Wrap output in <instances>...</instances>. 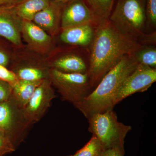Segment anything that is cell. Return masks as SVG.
<instances>
[{
    "label": "cell",
    "mask_w": 156,
    "mask_h": 156,
    "mask_svg": "<svg viewBox=\"0 0 156 156\" xmlns=\"http://www.w3.org/2000/svg\"><path fill=\"white\" fill-rule=\"evenodd\" d=\"M90 46L87 74L92 89L124 56L132 54L143 46L121 34L109 20L96 26Z\"/></svg>",
    "instance_id": "1"
},
{
    "label": "cell",
    "mask_w": 156,
    "mask_h": 156,
    "mask_svg": "<svg viewBox=\"0 0 156 156\" xmlns=\"http://www.w3.org/2000/svg\"><path fill=\"white\" fill-rule=\"evenodd\" d=\"M138 65L132 54L124 56L104 76L91 93L74 106L87 119L95 114L113 109L120 87Z\"/></svg>",
    "instance_id": "2"
},
{
    "label": "cell",
    "mask_w": 156,
    "mask_h": 156,
    "mask_svg": "<svg viewBox=\"0 0 156 156\" xmlns=\"http://www.w3.org/2000/svg\"><path fill=\"white\" fill-rule=\"evenodd\" d=\"M146 0H117L109 20L121 34L137 41L145 33Z\"/></svg>",
    "instance_id": "3"
},
{
    "label": "cell",
    "mask_w": 156,
    "mask_h": 156,
    "mask_svg": "<svg viewBox=\"0 0 156 156\" xmlns=\"http://www.w3.org/2000/svg\"><path fill=\"white\" fill-rule=\"evenodd\" d=\"M87 119L88 130L100 140L104 149L124 148L125 138L132 128L119 122L113 109L95 114Z\"/></svg>",
    "instance_id": "4"
},
{
    "label": "cell",
    "mask_w": 156,
    "mask_h": 156,
    "mask_svg": "<svg viewBox=\"0 0 156 156\" xmlns=\"http://www.w3.org/2000/svg\"><path fill=\"white\" fill-rule=\"evenodd\" d=\"M49 79L62 100L74 105L83 101L92 91L87 73H66L50 69Z\"/></svg>",
    "instance_id": "5"
},
{
    "label": "cell",
    "mask_w": 156,
    "mask_h": 156,
    "mask_svg": "<svg viewBox=\"0 0 156 156\" xmlns=\"http://www.w3.org/2000/svg\"><path fill=\"white\" fill-rule=\"evenodd\" d=\"M30 125L24 118L23 109L12 97L0 102V131L9 138L15 148L23 140L26 130Z\"/></svg>",
    "instance_id": "6"
},
{
    "label": "cell",
    "mask_w": 156,
    "mask_h": 156,
    "mask_svg": "<svg viewBox=\"0 0 156 156\" xmlns=\"http://www.w3.org/2000/svg\"><path fill=\"white\" fill-rule=\"evenodd\" d=\"M56 97L50 79L44 80L23 108L25 119L30 125L39 122L48 111L52 100Z\"/></svg>",
    "instance_id": "7"
},
{
    "label": "cell",
    "mask_w": 156,
    "mask_h": 156,
    "mask_svg": "<svg viewBox=\"0 0 156 156\" xmlns=\"http://www.w3.org/2000/svg\"><path fill=\"white\" fill-rule=\"evenodd\" d=\"M156 81V69L138 64L120 87L115 99V105L136 92L147 91Z\"/></svg>",
    "instance_id": "8"
},
{
    "label": "cell",
    "mask_w": 156,
    "mask_h": 156,
    "mask_svg": "<svg viewBox=\"0 0 156 156\" xmlns=\"http://www.w3.org/2000/svg\"><path fill=\"white\" fill-rule=\"evenodd\" d=\"M85 24L97 26L98 22L83 0H73L65 5L62 13V30Z\"/></svg>",
    "instance_id": "9"
},
{
    "label": "cell",
    "mask_w": 156,
    "mask_h": 156,
    "mask_svg": "<svg viewBox=\"0 0 156 156\" xmlns=\"http://www.w3.org/2000/svg\"><path fill=\"white\" fill-rule=\"evenodd\" d=\"M21 35L29 47L36 53H48L53 47L52 36L32 21L23 20Z\"/></svg>",
    "instance_id": "10"
},
{
    "label": "cell",
    "mask_w": 156,
    "mask_h": 156,
    "mask_svg": "<svg viewBox=\"0 0 156 156\" xmlns=\"http://www.w3.org/2000/svg\"><path fill=\"white\" fill-rule=\"evenodd\" d=\"M65 5L50 0L49 5L36 14L32 21L51 36L55 35L61 28L62 13Z\"/></svg>",
    "instance_id": "11"
},
{
    "label": "cell",
    "mask_w": 156,
    "mask_h": 156,
    "mask_svg": "<svg viewBox=\"0 0 156 156\" xmlns=\"http://www.w3.org/2000/svg\"><path fill=\"white\" fill-rule=\"evenodd\" d=\"M22 21L11 8L0 9V36L17 47L22 46Z\"/></svg>",
    "instance_id": "12"
},
{
    "label": "cell",
    "mask_w": 156,
    "mask_h": 156,
    "mask_svg": "<svg viewBox=\"0 0 156 156\" xmlns=\"http://www.w3.org/2000/svg\"><path fill=\"white\" fill-rule=\"evenodd\" d=\"M97 26L83 24L62 30L60 40L66 44L87 47L92 44Z\"/></svg>",
    "instance_id": "13"
},
{
    "label": "cell",
    "mask_w": 156,
    "mask_h": 156,
    "mask_svg": "<svg viewBox=\"0 0 156 156\" xmlns=\"http://www.w3.org/2000/svg\"><path fill=\"white\" fill-rule=\"evenodd\" d=\"M48 65L50 69L66 73H87L89 68L83 58L75 53L58 56Z\"/></svg>",
    "instance_id": "14"
},
{
    "label": "cell",
    "mask_w": 156,
    "mask_h": 156,
    "mask_svg": "<svg viewBox=\"0 0 156 156\" xmlns=\"http://www.w3.org/2000/svg\"><path fill=\"white\" fill-rule=\"evenodd\" d=\"M50 68L49 65L38 62H23L17 65L14 72L18 80L30 81H43L49 79Z\"/></svg>",
    "instance_id": "15"
},
{
    "label": "cell",
    "mask_w": 156,
    "mask_h": 156,
    "mask_svg": "<svg viewBox=\"0 0 156 156\" xmlns=\"http://www.w3.org/2000/svg\"><path fill=\"white\" fill-rule=\"evenodd\" d=\"M43 81H30L18 80L12 85V96L14 101L23 109Z\"/></svg>",
    "instance_id": "16"
},
{
    "label": "cell",
    "mask_w": 156,
    "mask_h": 156,
    "mask_svg": "<svg viewBox=\"0 0 156 156\" xmlns=\"http://www.w3.org/2000/svg\"><path fill=\"white\" fill-rule=\"evenodd\" d=\"M50 2V0H23L11 8L22 20L32 21L36 14L46 8Z\"/></svg>",
    "instance_id": "17"
},
{
    "label": "cell",
    "mask_w": 156,
    "mask_h": 156,
    "mask_svg": "<svg viewBox=\"0 0 156 156\" xmlns=\"http://www.w3.org/2000/svg\"><path fill=\"white\" fill-rule=\"evenodd\" d=\"M93 12L98 24L108 20L113 11L115 0H83Z\"/></svg>",
    "instance_id": "18"
},
{
    "label": "cell",
    "mask_w": 156,
    "mask_h": 156,
    "mask_svg": "<svg viewBox=\"0 0 156 156\" xmlns=\"http://www.w3.org/2000/svg\"><path fill=\"white\" fill-rule=\"evenodd\" d=\"M132 55L138 64L156 69V48L154 46H143Z\"/></svg>",
    "instance_id": "19"
},
{
    "label": "cell",
    "mask_w": 156,
    "mask_h": 156,
    "mask_svg": "<svg viewBox=\"0 0 156 156\" xmlns=\"http://www.w3.org/2000/svg\"><path fill=\"white\" fill-rule=\"evenodd\" d=\"M101 143L95 135L92 137L83 147L77 151L74 156H98L103 150Z\"/></svg>",
    "instance_id": "20"
},
{
    "label": "cell",
    "mask_w": 156,
    "mask_h": 156,
    "mask_svg": "<svg viewBox=\"0 0 156 156\" xmlns=\"http://www.w3.org/2000/svg\"><path fill=\"white\" fill-rule=\"evenodd\" d=\"M145 33L155 31L156 27V0H146Z\"/></svg>",
    "instance_id": "21"
},
{
    "label": "cell",
    "mask_w": 156,
    "mask_h": 156,
    "mask_svg": "<svg viewBox=\"0 0 156 156\" xmlns=\"http://www.w3.org/2000/svg\"><path fill=\"white\" fill-rule=\"evenodd\" d=\"M15 149L9 138L0 131V154L3 156L13 152Z\"/></svg>",
    "instance_id": "22"
},
{
    "label": "cell",
    "mask_w": 156,
    "mask_h": 156,
    "mask_svg": "<svg viewBox=\"0 0 156 156\" xmlns=\"http://www.w3.org/2000/svg\"><path fill=\"white\" fill-rule=\"evenodd\" d=\"M12 91L11 84L0 80V102L9 100L12 96Z\"/></svg>",
    "instance_id": "23"
},
{
    "label": "cell",
    "mask_w": 156,
    "mask_h": 156,
    "mask_svg": "<svg viewBox=\"0 0 156 156\" xmlns=\"http://www.w3.org/2000/svg\"><path fill=\"white\" fill-rule=\"evenodd\" d=\"M0 80L8 82L12 86L18 79L14 72L0 65Z\"/></svg>",
    "instance_id": "24"
},
{
    "label": "cell",
    "mask_w": 156,
    "mask_h": 156,
    "mask_svg": "<svg viewBox=\"0 0 156 156\" xmlns=\"http://www.w3.org/2000/svg\"><path fill=\"white\" fill-rule=\"evenodd\" d=\"M156 32L144 33L140 37L137 42L142 46H154L156 44Z\"/></svg>",
    "instance_id": "25"
},
{
    "label": "cell",
    "mask_w": 156,
    "mask_h": 156,
    "mask_svg": "<svg viewBox=\"0 0 156 156\" xmlns=\"http://www.w3.org/2000/svg\"><path fill=\"white\" fill-rule=\"evenodd\" d=\"M124 148L115 147L103 150L98 156H124Z\"/></svg>",
    "instance_id": "26"
},
{
    "label": "cell",
    "mask_w": 156,
    "mask_h": 156,
    "mask_svg": "<svg viewBox=\"0 0 156 156\" xmlns=\"http://www.w3.org/2000/svg\"><path fill=\"white\" fill-rule=\"evenodd\" d=\"M11 58L9 53L0 47V65L7 67L11 62Z\"/></svg>",
    "instance_id": "27"
},
{
    "label": "cell",
    "mask_w": 156,
    "mask_h": 156,
    "mask_svg": "<svg viewBox=\"0 0 156 156\" xmlns=\"http://www.w3.org/2000/svg\"><path fill=\"white\" fill-rule=\"evenodd\" d=\"M23 0H0V9H7L16 5Z\"/></svg>",
    "instance_id": "28"
},
{
    "label": "cell",
    "mask_w": 156,
    "mask_h": 156,
    "mask_svg": "<svg viewBox=\"0 0 156 156\" xmlns=\"http://www.w3.org/2000/svg\"><path fill=\"white\" fill-rule=\"evenodd\" d=\"M54 1H56V2H58L61 3L62 4H64V5H66L67 3L73 1V0H54Z\"/></svg>",
    "instance_id": "29"
},
{
    "label": "cell",
    "mask_w": 156,
    "mask_h": 156,
    "mask_svg": "<svg viewBox=\"0 0 156 156\" xmlns=\"http://www.w3.org/2000/svg\"><path fill=\"white\" fill-rule=\"evenodd\" d=\"M0 156H3L2 155V154H0Z\"/></svg>",
    "instance_id": "30"
},
{
    "label": "cell",
    "mask_w": 156,
    "mask_h": 156,
    "mask_svg": "<svg viewBox=\"0 0 156 156\" xmlns=\"http://www.w3.org/2000/svg\"><path fill=\"white\" fill-rule=\"evenodd\" d=\"M74 156L73 155H71V156Z\"/></svg>",
    "instance_id": "31"
}]
</instances>
